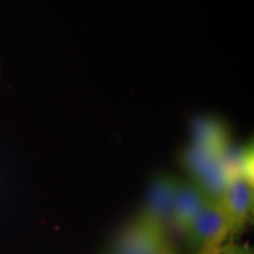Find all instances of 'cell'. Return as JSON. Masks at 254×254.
I'll list each match as a JSON object with an SVG mask.
<instances>
[{
	"label": "cell",
	"instance_id": "cell-5",
	"mask_svg": "<svg viewBox=\"0 0 254 254\" xmlns=\"http://www.w3.org/2000/svg\"><path fill=\"white\" fill-rule=\"evenodd\" d=\"M176 178L171 176H158L151 184L144 211L140 218L165 228L171 220L173 202L179 186Z\"/></svg>",
	"mask_w": 254,
	"mask_h": 254
},
{
	"label": "cell",
	"instance_id": "cell-4",
	"mask_svg": "<svg viewBox=\"0 0 254 254\" xmlns=\"http://www.w3.org/2000/svg\"><path fill=\"white\" fill-rule=\"evenodd\" d=\"M167 244L165 228L139 217L120 234L114 254H160Z\"/></svg>",
	"mask_w": 254,
	"mask_h": 254
},
{
	"label": "cell",
	"instance_id": "cell-2",
	"mask_svg": "<svg viewBox=\"0 0 254 254\" xmlns=\"http://www.w3.org/2000/svg\"><path fill=\"white\" fill-rule=\"evenodd\" d=\"M184 165L209 199L219 201L228 177L214 152L193 144L184 153Z\"/></svg>",
	"mask_w": 254,
	"mask_h": 254
},
{
	"label": "cell",
	"instance_id": "cell-3",
	"mask_svg": "<svg viewBox=\"0 0 254 254\" xmlns=\"http://www.w3.org/2000/svg\"><path fill=\"white\" fill-rule=\"evenodd\" d=\"M219 202L226 212L232 231L243 230L253 208V179L243 174L228 177Z\"/></svg>",
	"mask_w": 254,
	"mask_h": 254
},
{
	"label": "cell",
	"instance_id": "cell-6",
	"mask_svg": "<svg viewBox=\"0 0 254 254\" xmlns=\"http://www.w3.org/2000/svg\"><path fill=\"white\" fill-rule=\"evenodd\" d=\"M208 199L206 193L195 183H179L173 202L171 221L184 233Z\"/></svg>",
	"mask_w": 254,
	"mask_h": 254
},
{
	"label": "cell",
	"instance_id": "cell-8",
	"mask_svg": "<svg viewBox=\"0 0 254 254\" xmlns=\"http://www.w3.org/2000/svg\"><path fill=\"white\" fill-rule=\"evenodd\" d=\"M221 254H254L253 250L247 245H239V244L228 243L226 245L220 246Z\"/></svg>",
	"mask_w": 254,
	"mask_h": 254
},
{
	"label": "cell",
	"instance_id": "cell-11",
	"mask_svg": "<svg viewBox=\"0 0 254 254\" xmlns=\"http://www.w3.org/2000/svg\"><path fill=\"white\" fill-rule=\"evenodd\" d=\"M219 254H221V253H219Z\"/></svg>",
	"mask_w": 254,
	"mask_h": 254
},
{
	"label": "cell",
	"instance_id": "cell-9",
	"mask_svg": "<svg viewBox=\"0 0 254 254\" xmlns=\"http://www.w3.org/2000/svg\"><path fill=\"white\" fill-rule=\"evenodd\" d=\"M220 253V247H213V249L201 250L200 254H219Z\"/></svg>",
	"mask_w": 254,
	"mask_h": 254
},
{
	"label": "cell",
	"instance_id": "cell-1",
	"mask_svg": "<svg viewBox=\"0 0 254 254\" xmlns=\"http://www.w3.org/2000/svg\"><path fill=\"white\" fill-rule=\"evenodd\" d=\"M231 232V221L220 202L208 199L184 234L190 245L205 250L220 247Z\"/></svg>",
	"mask_w": 254,
	"mask_h": 254
},
{
	"label": "cell",
	"instance_id": "cell-10",
	"mask_svg": "<svg viewBox=\"0 0 254 254\" xmlns=\"http://www.w3.org/2000/svg\"><path fill=\"white\" fill-rule=\"evenodd\" d=\"M160 254H177V252L173 250V247L171 246L170 244H167V245L164 247V250L161 251Z\"/></svg>",
	"mask_w": 254,
	"mask_h": 254
},
{
	"label": "cell",
	"instance_id": "cell-7",
	"mask_svg": "<svg viewBox=\"0 0 254 254\" xmlns=\"http://www.w3.org/2000/svg\"><path fill=\"white\" fill-rule=\"evenodd\" d=\"M194 138L195 145L214 152L218 155H220L228 145L221 124L215 120H200L194 127Z\"/></svg>",
	"mask_w": 254,
	"mask_h": 254
}]
</instances>
